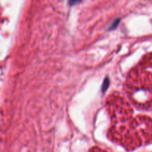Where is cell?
<instances>
[{
	"instance_id": "1",
	"label": "cell",
	"mask_w": 152,
	"mask_h": 152,
	"mask_svg": "<svg viewBox=\"0 0 152 152\" xmlns=\"http://www.w3.org/2000/svg\"><path fill=\"white\" fill-rule=\"evenodd\" d=\"M108 85H109V81H108V79H106V80H105V82H104L103 86H102V91H103L107 90V88H108Z\"/></svg>"
},
{
	"instance_id": "2",
	"label": "cell",
	"mask_w": 152,
	"mask_h": 152,
	"mask_svg": "<svg viewBox=\"0 0 152 152\" xmlns=\"http://www.w3.org/2000/svg\"><path fill=\"white\" fill-rule=\"evenodd\" d=\"M82 0H68V4L70 5H74V4H77L78 3H80Z\"/></svg>"
}]
</instances>
